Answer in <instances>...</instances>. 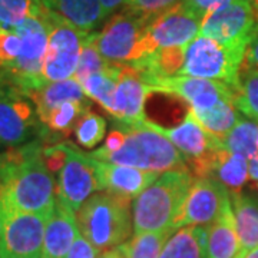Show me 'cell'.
<instances>
[{
	"mask_svg": "<svg viewBox=\"0 0 258 258\" xmlns=\"http://www.w3.org/2000/svg\"><path fill=\"white\" fill-rule=\"evenodd\" d=\"M247 47L227 46L203 35L194 39L185 49L181 75L211 79L237 88Z\"/></svg>",
	"mask_w": 258,
	"mask_h": 258,
	"instance_id": "obj_5",
	"label": "cell"
},
{
	"mask_svg": "<svg viewBox=\"0 0 258 258\" xmlns=\"http://www.w3.org/2000/svg\"><path fill=\"white\" fill-rule=\"evenodd\" d=\"M191 112L195 119L200 122L207 132L218 139H224L231 129L234 128L240 119L241 112L235 108L232 99H227L208 109H192Z\"/></svg>",
	"mask_w": 258,
	"mask_h": 258,
	"instance_id": "obj_24",
	"label": "cell"
},
{
	"mask_svg": "<svg viewBox=\"0 0 258 258\" xmlns=\"http://www.w3.org/2000/svg\"><path fill=\"white\" fill-rule=\"evenodd\" d=\"M26 96L35 103L37 118L40 122H43L50 112L64 102H86L82 85L74 78L60 82L46 83L36 91L26 93Z\"/></svg>",
	"mask_w": 258,
	"mask_h": 258,
	"instance_id": "obj_20",
	"label": "cell"
},
{
	"mask_svg": "<svg viewBox=\"0 0 258 258\" xmlns=\"http://www.w3.org/2000/svg\"><path fill=\"white\" fill-rule=\"evenodd\" d=\"M248 174H249V178H251L252 181L258 182V154L254 158H251V159H249Z\"/></svg>",
	"mask_w": 258,
	"mask_h": 258,
	"instance_id": "obj_42",
	"label": "cell"
},
{
	"mask_svg": "<svg viewBox=\"0 0 258 258\" xmlns=\"http://www.w3.org/2000/svg\"><path fill=\"white\" fill-rule=\"evenodd\" d=\"M99 2H101L103 15L106 18L122 6H131L134 0H99Z\"/></svg>",
	"mask_w": 258,
	"mask_h": 258,
	"instance_id": "obj_41",
	"label": "cell"
},
{
	"mask_svg": "<svg viewBox=\"0 0 258 258\" xmlns=\"http://www.w3.org/2000/svg\"><path fill=\"white\" fill-rule=\"evenodd\" d=\"M232 0H182L181 5H184L189 12H192L195 16L204 19L207 15H210L215 10L221 9L227 3Z\"/></svg>",
	"mask_w": 258,
	"mask_h": 258,
	"instance_id": "obj_37",
	"label": "cell"
},
{
	"mask_svg": "<svg viewBox=\"0 0 258 258\" xmlns=\"http://www.w3.org/2000/svg\"><path fill=\"white\" fill-rule=\"evenodd\" d=\"M115 128L125 132L123 145L115 152L93 151L89 157L103 162L138 168L149 172L185 171V158L175 145L149 125V120L123 123L116 120Z\"/></svg>",
	"mask_w": 258,
	"mask_h": 258,
	"instance_id": "obj_2",
	"label": "cell"
},
{
	"mask_svg": "<svg viewBox=\"0 0 258 258\" xmlns=\"http://www.w3.org/2000/svg\"><path fill=\"white\" fill-rule=\"evenodd\" d=\"M159 258H204L195 227H182L171 235Z\"/></svg>",
	"mask_w": 258,
	"mask_h": 258,
	"instance_id": "obj_31",
	"label": "cell"
},
{
	"mask_svg": "<svg viewBox=\"0 0 258 258\" xmlns=\"http://www.w3.org/2000/svg\"><path fill=\"white\" fill-rule=\"evenodd\" d=\"M257 141L258 122L241 118L240 122L227 134V137L221 139V147L228 152L251 159L258 154Z\"/></svg>",
	"mask_w": 258,
	"mask_h": 258,
	"instance_id": "obj_28",
	"label": "cell"
},
{
	"mask_svg": "<svg viewBox=\"0 0 258 258\" xmlns=\"http://www.w3.org/2000/svg\"><path fill=\"white\" fill-rule=\"evenodd\" d=\"M50 215L5 212L0 258H42L45 228Z\"/></svg>",
	"mask_w": 258,
	"mask_h": 258,
	"instance_id": "obj_12",
	"label": "cell"
},
{
	"mask_svg": "<svg viewBox=\"0 0 258 258\" xmlns=\"http://www.w3.org/2000/svg\"><path fill=\"white\" fill-rule=\"evenodd\" d=\"M152 19L131 9L116 15L101 33H93L99 53L112 63L137 62L139 43Z\"/></svg>",
	"mask_w": 258,
	"mask_h": 258,
	"instance_id": "obj_9",
	"label": "cell"
},
{
	"mask_svg": "<svg viewBox=\"0 0 258 258\" xmlns=\"http://www.w3.org/2000/svg\"><path fill=\"white\" fill-rule=\"evenodd\" d=\"M231 205L240 238L241 251L248 252L258 247V203L242 192L231 194Z\"/></svg>",
	"mask_w": 258,
	"mask_h": 258,
	"instance_id": "obj_23",
	"label": "cell"
},
{
	"mask_svg": "<svg viewBox=\"0 0 258 258\" xmlns=\"http://www.w3.org/2000/svg\"><path fill=\"white\" fill-rule=\"evenodd\" d=\"M248 164L249 159L245 157L220 148L215 155L212 175L217 176L218 181L227 186L230 194L241 192V188L249 178Z\"/></svg>",
	"mask_w": 258,
	"mask_h": 258,
	"instance_id": "obj_25",
	"label": "cell"
},
{
	"mask_svg": "<svg viewBox=\"0 0 258 258\" xmlns=\"http://www.w3.org/2000/svg\"><path fill=\"white\" fill-rule=\"evenodd\" d=\"M249 3H251V6H252V9L255 12V15H257L258 19V0H248Z\"/></svg>",
	"mask_w": 258,
	"mask_h": 258,
	"instance_id": "obj_46",
	"label": "cell"
},
{
	"mask_svg": "<svg viewBox=\"0 0 258 258\" xmlns=\"http://www.w3.org/2000/svg\"><path fill=\"white\" fill-rule=\"evenodd\" d=\"M0 204L3 212L55 211V182L37 147L0 159Z\"/></svg>",
	"mask_w": 258,
	"mask_h": 258,
	"instance_id": "obj_1",
	"label": "cell"
},
{
	"mask_svg": "<svg viewBox=\"0 0 258 258\" xmlns=\"http://www.w3.org/2000/svg\"><path fill=\"white\" fill-rule=\"evenodd\" d=\"M46 22L49 39L42 69L45 85L74 78L83 43L89 35L49 9L46 12Z\"/></svg>",
	"mask_w": 258,
	"mask_h": 258,
	"instance_id": "obj_6",
	"label": "cell"
},
{
	"mask_svg": "<svg viewBox=\"0 0 258 258\" xmlns=\"http://www.w3.org/2000/svg\"><path fill=\"white\" fill-rule=\"evenodd\" d=\"M241 251L232 205L228 203L210 225L207 258H234Z\"/></svg>",
	"mask_w": 258,
	"mask_h": 258,
	"instance_id": "obj_21",
	"label": "cell"
},
{
	"mask_svg": "<svg viewBox=\"0 0 258 258\" xmlns=\"http://www.w3.org/2000/svg\"><path fill=\"white\" fill-rule=\"evenodd\" d=\"M228 203H231V194L225 185L214 178H198L185 197L181 211L174 222V230L211 225Z\"/></svg>",
	"mask_w": 258,
	"mask_h": 258,
	"instance_id": "obj_14",
	"label": "cell"
},
{
	"mask_svg": "<svg viewBox=\"0 0 258 258\" xmlns=\"http://www.w3.org/2000/svg\"><path fill=\"white\" fill-rule=\"evenodd\" d=\"M3 224H5V212H3L2 204H0V237H2V232H3Z\"/></svg>",
	"mask_w": 258,
	"mask_h": 258,
	"instance_id": "obj_44",
	"label": "cell"
},
{
	"mask_svg": "<svg viewBox=\"0 0 258 258\" xmlns=\"http://www.w3.org/2000/svg\"><path fill=\"white\" fill-rule=\"evenodd\" d=\"M79 234L76 214L56 203L45 228L42 258H64Z\"/></svg>",
	"mask_w": 258,
	"mask_h": 258,
	"instance_id": "obj_19",
	"label": "cell"
},
{
	"mask_svg": "<svg viewBox=\"0 0 258 258\" xmlns=\"http://www.w3.org/2000/svg\"><path fill=\"white\" fill-rule=\"evenodd\" d=\"M98 254H99V249L96 248L92 242L86 240L82 234H79L64 258H99Z\"/></svg>",
	"mask_w": 258,
	"mask_h": 258,
	"instance_id": "obj_38",
	"label": "cell"
},
{
	"mask_svg": "<svg viewBox=\"0 0 258 258\" xmlns=\"http://www.w3.org/2000/svg\"><path fill=\"white\" fill-rule=\"evenodd\" d=\"M181 2L182 0H134L132 5L128 6V9L148 18H157L164 12L175 8Z\"/></svg>",
	"mask_w": 258,
	"mask_h": 258,
	"instance_id": "obj_36",
	"label": "cell"
},
{
	"mask_svg": "<svg viewBox=\"0 0 258 258\" xmlns=\"http://www.w3.org/2000/svg\"><path fill=\"white\" fill-rule=\"evenodd\" d=\"M46 12L40 18H30L15 26L22 36L23 47L18 62L8 78L15 85H18L19 91L25 95L45 86L42 79V69L49 39Z\"/></svg>",
	"mask_w": 258,
	"mask_h": 258,
	"instance_id": "obj_7",
	"label": "cell"
},
{
	"mask_svg": "<svg viewBox=\"0 0 258 258\" xmlns=\"http://www.w3.org/2000/svg\"><path fill=\"white\" fill-rule=\"evenodd\" d=\"M36 109L22 91L0 88V142L19 145L30 137L36 123Z\"/></svg>",
	"mask_w": 258,
	"mask_h": 258,
	"instance_id": "obj_16",
	"label": "cell"
},
{
	"mask_svg": "<svg viewBox=\"0 0 258 258\" xmlns=\"http://www.w3.org/2000/svg\"><path fill=\"white\" fill-rule=\"evenodd\" d=\"M131 200L105 191L95 194L76 212L83 237L99 251L119 247L131 235Z\"/></svg>",
	"mask_w": 258,
	"mask_h": 258,
	"instance_id": "obj_4",
	"label": "cell"
},
{
	"mask_svg": "<svg viewBox=\"0 0 258 258\" xmlns=\"http://www.w3.org/2000/svg\"><path fill=\"white\" fill-rule=\"evenodd\" d=\"M125 142V132L119 128H115L111 131V134L108 135V138L105 141V145L99 148L102 152H115L118 151Z\"/></svg>",
	"mask_w": 258,
	"mask_h": 258,
	"instance_id": "obj_40",
	"label": "cell"
},
{
	"mask_svg": "<svg viewBox=\"0 0 258 258\" xmlns=\"http://www.w3.org/2000/svg\"><path fill=\"white\" fill-rule=\"evenodd\" d=\"M98 189L99 182L95 171V161L69 145L64 165L57 176L56 203L76 214L92 197L93 191Z\"/></svg>",
	"mask_w": 258,
	"mask_h": 258,
	"instance_id": "obj_13",
	"label": "cell"
},
{
	"mask_svg": "<svg viewBox=\"0 0 258 258\" xmlns=\"http://www.w3.org/2000/svg\"><path fill=\"white\" fill-rule=\"evenodd\" d=\"M22 47L23 40L18 29L0 23V76H8L13 71Z\"/></svg>",
	"mask_w": 258,
	"mask_h": 258,
	"instance_id": "obj_32",
	"label": "cell"
},
{
	"mask_svg": "<svg viewBox=\"0 0 258 258\" xmlns=\"http://www.w3.org/2000/svg\"><path fill=\"white\" fill-rule=\"evenodd\" d=\"M258 30V19L248 0H232L203 19L200 35L227 46L247 47Z\"/></svg>",
	"mask_w": 258,
	"mask_h": 258,
	"instance_id": "obj_11",
	"label": "cell"
},
{
	"mask_svg": "<svg viewBox=\"0 0 258 258\" xmlns=\"http://www.w3.org/2000/svg\"><path fill=\"white\" fill-rule=\"evenodd\" d=\"M99 258H126V257H125V254L122 252V249H120L119 247H116V248L106 249L102 255H99Z\"/></svg>",
	"mask_w": 258,
	"mask_h": 258,
	"instance_id": "obj_43",
	"label": "cell"
},
{
	"mask_svg": "<svg viewBox=\"0 0 258 258\" xmlns=\"http://www.w3.org/2000/svg\"><path fill=\"white\" fill-rule=\"evenodd\" d=\"M257 147H258V141H257Z\"/></svg>",
	"mask_w": 258,
	"mask_h": 258,
	"instance_id": "obj_48",
	"label": "cell"
},
{
	"mask_svg": "<svg viewBox=\"0 0 258 258\" xmlns=\"http://www.w3.org/2000/svg\"><path fill=\"white\" fill-rule=\"evenodd\" d=\"M174 231V228H169L135 234L132 240L120 244L119 248L126 258H159Z\"/></svg>",
	"mask_w": 258,
	"mask_h": 258,
	"instance_id": "obj_27",
	"label": "cell"
},
{
	"mask_svg": "<svg viewBox=\"0 0 258 258\" xmlns=\"http://www.w3.org/2000/svg\"><path fill=\"white\" fill-rule=\"evenodd\" d=\"M85 106H88L85 102H64L50 112L42 123L55 132L69 134L75 123L86 113L83 109Z\"/></svg>",
	"mask_w": 258,
	"mask_h": 258,
	"instance_id": "obj_34",
	"label": "cell"
},
{
	"mask_svg": "<svg viewBox=\"0 0 258 258\" xmlns=\"http://www.w3.org/2000/svg\"><path fill=\"white\" fill-rule=\"evenodd\" d=\"M46 9L42 0H0V23L18 26L30 18L43 16Z\"/></svg>",
	"mask_w": 258,
	"mask_h": 258,
	"instance_id": "obj_30",
	"label": "cell"
},
{
	"mask_svg": "<svg viewBox=\"0 0 258 258\" xmlns=\"http://www.w3.org/2000/svg\"><path fill=\"white\" fill-rule=\"evenodd\" d=\"M194 179L188 169L164 172L139 195L134 205L135 234L174 228Z\"/></svg>",
	"mask_w": 258,
	"mask_h": 258,
	"instance_id": "obj_3",
	"label": "cell"
},
{
	"mask_svg": "<svg viewBox=\"0 0 258 258\" xmlns=\"http://www.w3.org/2000/svg\"><path fill=\"white\" fill-rule=\"evenodd\" d=\"M149 125L168 138L175 148L184 155L185 162L192 166L198 178H208L212 175L214 161L218 149L221 147V139L212 137L210 132L200 125L192 112L189 113L175 128H162L154 122Z\"/></svg>",
	"mask_w": 258,
	"mask_h": 258,
	"instance_id": "obj_8",
	"label": "cell"
},
{
	"mask_svg": "<svg viewBox=\"0 0 258 258\" xmlns=\"http://www.w3.org/2000/svg\"><path fill=\"white\" fill-rule=\"evenodd\" d=\"M42 3L86 33L105 19L99 0H42Z\"/></svg>",
	"mask_w": 258,
	"mask_h": 258,
	"instance_id": "obj_22",
	"label": "cell"
},
{
	"mask_svg": "<svg viewBox=\"0 0 258 258\" xmlns=\"http://www.w3.org/2000/svg\"><path fill=\"white\" fill-rule=\"evenodd\" d=\"M105 119L96 113L86 112L76 123V139L83 148H95L105 137Z\"/></svg>",
	"mask_w": 258,
	"mask_h": 258,
	"instance_id": "obj_35",
	"label": "cell"
},
{
	"mask_svg": "<svg viewBox=\"0 0 258 258\" xmlns=\"http://www.w3.org/2000/svg\"><path fill=\"white\" fill-rule=\"evenodd\" d=\"M245 258H258V247H255V248H252L251 251H248V252H247V255H245Z\"/></svg>",
	"mask_w": 258,
	"mask_h": 258,
	"instance_id": "obj_45",
	"label": "cell"
},
{
	"mask_svg": "<svg viewBox=\"0 0 258 258\" xmlns=\"http://www.w3.org/2000/svg\"><path fill=\"white\" fill-rule=\"evenodd\" d=\"M112 66V62L105 59L99 53L98 47L95 45V37L93 33H89L85 43H83L81 57H79V64L76 69L74 79H76L79 83H82L85 79H88L91 75L98 74L102 71H106Z\"/></svg>",
	"mask_w": 258,
	"mask_h": 258,
	"instance_id": "obj_33",
	"label": "cell"
},
{
	"mask_svg": "<svg viewBox=\"0 0 258 258\" xmlns=\"http://www.w3.org/2000/svg\"><path fill=\"white\" fill-rule=\"evenodd\" d=\"M244 69H255L258 71V30L252 39L249 40L248 46L245 49V56H244Z\"/></svg>",
	"mask_w": 258,
	"mask_h": 258,
	"instance_id": "obj_39",
	"label": "cell"
},
{
	"mask_svg": "<svg viewBox=\"0 0 258 258\" xmlns=\"http://www.w3.org/2000/svg\"><path fill=\"white\" fill-rule=\"evenodd\" d=\"M154 92L176 95L186 101L192 109H208L227 99L234 101V88L227 83L192 76L158 78L149 83Z\"/></svg>",
	"mask_w": 258,
	"mask_h": 258,
	"instance_id": "obj_15",
	"label": "cell"
},
{
	"mask_svg": "<svg viewBox=\"0 0 258 258\" xmlns=\"http://www.w3.org/2000/svg\"><path fill=\"white\" fill-rule=\"evenodd\" d=\"M201 23L203 19L195 16L181 3L154 18L139 43L137 62L152 55L158 49L186 46L200 35Z\"/></svg>",
	"mask_w": 258,
	"mask_h": 258,
	"instance_id": "obj_10",
	"label": "cell"
},
{
	"mask_svg": "<svg viewBox=\"0 0 258 258\" xmlns=\"http://www.w3.org/2000/svg\"><path fill=\"white\" fill-rule=\"evenodd\" d=\"M93 161L96 178L99 182V191L105 189L108 192L116 194L128 200L138 198L148 186H151L158 179L157 172L103 162L98 159Z\"/></svg>",
	"mask_w": 258,
	"mask_h": 258,
	"instance_id": "obj_18",
	"label": "cell"
},
{
	"mask_svg": "<svg viewBox=\"0 0 258 258\" xmlns=\"http://www.w3.org/2000/svg\"><path fill=\"white\" fill-rule=\"evenodd\" d=\"M152 88L142 81L129 63H122L116 92L113 98L112 116L123 123H137L145 119V102Z\"/></svg>",
	"mask_w": 258,
	"mask_h": 258,
	"instance_id": "obj_17",
	"label": "cell"
},
{
	"mask_svg": "<svg viewBox=\"0 0 258 258\" xmlns=\"http://www.w3.org/2000/svg\"><path fill=\"white\" fill-rule=\"evenodd\" d=\"M120 69L122 63H112L109 69L91 75L81 83L85 95L101 103L111 115L113 112V98L119 82Z\"/></svg>",
	"mask_w": 258,
	"mask_h": 258,
	"instance_id": "obj_26",
	"label": "cell"
},
{
	"mask_svg": "<svg viewBox=\"0 0 258 258\" xmlns=\"http://www.w3.org/2000/svg\"><path fill=\"white\" fill-rule=\"evenodd\" d=\"M234 105L248 119L258 122V71L244 69L234 89Z\"/></svg>",
	"mask_w": 258,
	"mask_h": 258,
	"instance_id": "obj_29",
	"label": "cell"
},
{
	"mask_svg": "<svg viewBox=\"0 0 258 258\" xmlns=\"http://www.w3.org/2000/svg\"><path fill=\"white\" fill-rule=\"evenodd\" d=\"M245 255H247V252H244V251H240V252H238V254H237V255H235L234 258H245Z\"/></svg>",
	"mask_w": 258,
	"mask_h": 258,
	"instance_id": "obj_47",
	"label": "cell"
}]
</instances>
